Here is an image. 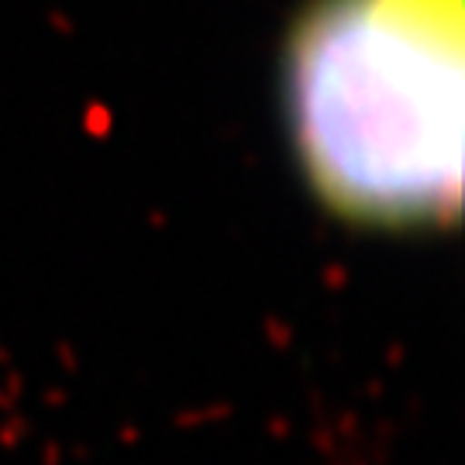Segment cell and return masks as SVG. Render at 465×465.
I'll list each match as a JSON object with an SVG mask.
<instances>
[{"instance_id": "6da1fadb", "label": "cell", "mask_w": 465, "mask_h": 465, "mask_svg": "<svg viewBox=\"0 0 465 465\" xmlns=\"http://www.w3.org/2000/svg\"><path fill=\"white\" fill-rule=\"evenodd\" d=\"M282 132L307 193L366 232L462 214L465 0H307L280 52Z\"/></svg>"}]
</instances>
